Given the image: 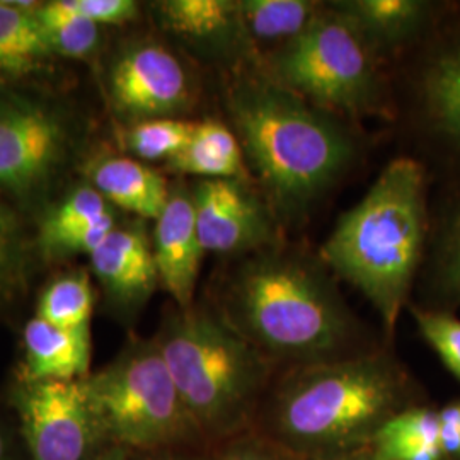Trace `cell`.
<instances>
[{
	"label": "cell",
	"instance_id": "cell-7",
	"mask_svg": "<svg viewBox=\"0 0 460 460\" xmlns=\"http://www.w3.org/2000/svg\"><path fill=\"white\" fill-rule=\"evenodd\" d=\"M83 385L110 447L161 454L203 442L154 338H130Z\"/></svg>",
	"mask_w": 460,
	"mask_h": 460
},
{
	"label": "cell",
	"instance_id": "cell-26",
	"mask_svg": "<svg viewBox=\"0 0 460 460\" xmlns=\"http://www.w3.org/2000/svg\"><path fill=\"white\" fill-rule=\"evenodd\" d=\"M96 290L85 268L66 271L51 279L36 302V317L57 328H91Z\"/></svg>",
	"mask_w": 460,
	"mask_h": 460
},
{
	"label": "cell",
	"instance_id": "cell-21",
	"mask_svg": "<svg viewBox=\"0 0 460 460\" xmlns=\"http://www.w3.org/2000/svg\"><path fill=\"white\" fill-rule=\"evenodd\" d=\"M40 264L33 226L0 201V319L28 296Z\"/></svg>",
	"mask_w": 460,
	"mask_h": 460
},
{
	"label": "cell",
	"instance_id": "cell-35",
	"mask_svg": "<svg viewBox=\"0 0 460 460\" xmlns=\"http://www.w3.org/2000/svg\"><path fill=\"white\" fill-rule=\"evenodd\" d=\"M148 460H198L193 457H188V456H181V454H176L174 450L171 452H161V454H154Z\"/></svg>",
	"mask_w": 460,
	"mask_h": 460
},
{
	"label": "cell",
	"instance_id": "cell-24",
	"mask_svg": "<svg viewBox=\"0 0 460 460\" xmlns=\"http://www.w3.org/2000/svg\"><path fill=\"white\" fill-rule=\"evenodd\" d=\"M374 460H445L438 414L410 406L380 428L370 445Z\"/></svg>",
	"mask_w": 460,
	"mask_h": 460
},
{
	"label": "cell",
	"instance_id": "cell-16",
	"mask_svg": "<svg viewBox=\"0 0 460 460\" xmlns=\"http://www.w3.org/2000/svg\"><path fill=\"white\" fill-rule=\"evenodd\" d=\"M81 180L91 184L118 212L142 220L163 214L171 193L164 174L127 154L96 146L84 163Z\"/></svg>",
	"mask_w": 460,
	"mask_h": 460
},
{
	"label": "cell",
	"instance_id": "cell-14",
	"mask_svg": "<svg viewBox=\"0 0 460 460\" xmlns=\"http://www.w3.org/2000/svg\"><path fill=\"white\" fill-rule=\"evenodd\" d=\"M125 215L79 180L58 198L34 226V244L41 263H62L91 256Z\"/></svg>",
	"mask_w": 460,
	"mask_h": 460
},
{
	"label": "cell",
	"instance_id": "cell-17",
	"mask_svg": "<svg viewBox=\"0 0 460 460\" xmlns=\"http://www.w3.org/2000/svg\"><path fill=\"white\" fill-rule=\"evenodd\" d=\"M43 0H0V83L62 85L64 62L43 38L34 11Z\"/></svg>",
	"mask_w": 460,
	"mask_h": 460
},
{
	"label": "cell",
	"instance_id": "cell-3",
	"mask_svg": "<svg viewBox=\"0 0 460 460\" xmlns=\"http://www.w3.org/2000/svg\"><path fill=\"white\" fill-rule=\"evenodd\" d=\"M227 108L279 220H300L355 159V140L338 119L263 74H239Z\"/></svg>",
	"mask_w": 460,
	"mask_h": 460
},
{
	"label": "cell",
	"instance_id": "cell-18",
	"mask_svg": "<svg viewBox=\"0 0 460 460\" xmlns=\"http://www.w3.org/2000/svg\"><path fill=\"white\" fill-rule=\"evenodd\" d=\"M91 328H57L34 315L22 329L16 380H83L91 374Z\"/></svg>",
	"mask_w": 460,
	"mask_h": 460
},
{
	"label": "cell",
	"instance_id": "cell-13",
	"mask_svg": "<svg viewBox=\"0 0 460 460\" xmlns=\"http://www.w3.org/2000/svg\"><path fill=\"white\" fill-rule=\"evenodd\" d=\"M155 28L171 47L203 62H243L254 55L239 0H157L147 4Z\"/></svg>",
	"mask_w": 460,
	"mask_h": 460
},
{
	"label": "cell",
	"instance_id": "cell-5",
	"mask_svg": "<svg viewBox=\"0 0 460 460\" xmlns=\"http://www.w3.org/2000/svg\"><path fill=\"white\" fill-rule=\"evenodd\" d=\"M154 340L203 442L222 445L254 429L273 363L217 309L174 307Z\"/></svg>",
	"mask_w": 460,
	"mask_h": 460
},
{
	"label": "cell",
	"instance_id": "cell-2",
	"mask_svg": "<svg viewBox=\"0 0 460 460\" xmlns=\"http://www.w3.org/2000/svg\"><path fill=\"white\" fill-rule=\"evenodd\" d=\"M410 382L384 351L292 368L270 397L260 433L302 460H334L370 448L397 412Z\"/></svg>",
	"mask_w": 460,
	"mask_h": 460
},
{
	"label": "cell",
	"instance_id": "cell-19",
	"mask_svg": "<svg viewBox=\"0 0 460 460\" xmlns=\"http://www.w3.org/2000/svg\"><path fill=\"white\" fill-rule=\"evenodd\" d=\"M329 7L353 26L374 55L412 41L429 16V4L420 0H345Z\"/></svg>",
	"mask_w": 460,
	"mask_h": 460
},
{
	"label": "cell",
	"instance_id": "cell-9",
	"mask_svg": "<svg viewBox=\"0 0 460 460\" xmlns=\"http://www.w3.org/2000/svg\"><path fill=\"white\" fill-rule=\"evenodd\" d=\"M104 106L119 128L184 118L197 106V75L167 41L144 34L108 47L96 64Z\"/></svg>",
	"mask_w": 460,
	"mask_h": 460
},
{
	"label": "cell",
	"instance_id": "cell-34",
	"mask_svg": "<svg viewBox=\"0 0 460 460\" xmlns=\"http://www.w3.org/2000/svg\"><path fill=\"white\" fill-rule=\"evenodd\" d=\"M94 460H130V456H128V450L123 447H108Z\"/></svg>",
	"mask_w": 460,
	"mask_h": 460
},
{
	"label": "cell",
	"instance_id": "cell-8",
	"mask_svg": "<svg viewBox=\"0 0 460 460\" xmlns=\"http://www.w3.org/2000/svg\"><path fill=\"white\" fill-rule=\"evenodd\" d=\"M263 75L326 113H372L380 102L376 55L331 7L288 45L266 53Z\"/></svg>",
	"mask_w": 460,
	"mask_h": 460
},
{
	"label": "cell",
	"instance_id": "cell-29",
	"mask_svg": "<svg viewBox=\"0 0 460 460\" xmlns=\"http://www.w3.org/2000/svg\"><path fill=\"white\" fill-rule=\"evenodd\" d=\"M215 460H302L258 429L222 444Z\"/></svg>",
	"mask_w": 460,
	"mask_h": 460
},
{
	"label": "cell",
	"instance_id": "cell-31",
	"mask_svg": "<svg viewBox=\"0 0 460 460\" xmlns=\"http://www.w3.org/2000/svg\"><path fill=\"white\" fill-rule=\"evenodd\" d=\"M440 281L448 296H460V207L445 232Z\"/></svg>",
	"mask_w": 460,
	"mask_h": 460
},
{
	"label": "cell",
	"instance_id": "cell-10",
	"mask_svg": "<svg viewBox=\"0 0 460 460\" xmlns=\"http://www.w3.org/2000/svg\"><path fill=\"white\" fill-rule=\"evenodd\" d=\"M31 460H94L110 444L89 404L83 380H16L9 389Z\"/></svg>",
	"mask_w": 460,
	"mask_h": 460
},
{
	"label": "cell",
	"instance_id": "cell-23",
	"mask_svg": "<svg viewBox=\"0 0 460 460\" xmlns=\"http://www.w3.org/2000/svg\"><path fill=\"white\" fill-rule=\"evenodd\" d=\"M323 9L309 0H239L244 33L254 53L261 47H275V51L288 45L311 28Z\"/></svg>",
	"mask_w": 460,
	"mask_h": 460
},
{
	"label": "cell",
	"instance_id": "cell-22",
	"mask_svg": "<svg viewBox=\"0 0 460 460\" xmlns=\"http://www.w3.org/2000/svg\"><path fill=\"white\" fill-rule=\"evenodd\" d=\"M49 51L62 62L98 64L106 45V28L87 21L70 0H43L34 11Z\"/></svg>",
	"mask_w": 460,
	"mask_h": 460
},
{
	"label": "cell",
	"instance_id": "cell-12",
	"mask_svg": "<svg viewBox=\"0 0 460 460\" xmlns=\"http://www.w3.org/2000/svg\"><path fill=\"white\" fill-rule=\"evenodd\" d=\"M106 311L132 323L161 287L147 220L123 217L104 243L89 256Z\"/></svg>",
	"mask_w": 460,
	"mask_h": 460
},
{
	"label": "cell",
	"instance_id": "cell-11",
	"mask_svg": "<svg viewBox=\"0 0 460 460\" xmlns=\"http://www.w3.org/2000/svg\"><path fill=\"white\" fill-rule=\"evenodd\" d=\"M191 193L205 252L251 256L279 246V218L247 180H198Z\"/></svg>",
	"mask_w": 460,
	"mask_h": 460
},
{
	"label": "cell",
	"instance_id": "cell-32",
	"mask_svg": "<svg viewBox=\"0 0 460 460\" xmlns=\"http://www.w3.org/2000/svg\"><path fill=\"white\" fill-rule=\"evenodd\" d=\"M437 414L445 460H460V399L452 401Z\"/></svg>",
	"mask_w": 460,
	"mask_h": 460
},
{
	"label": "cell",
	"instance_id": "cell-1",
	"mask_svg": "<svg viewBox=\"0 0 460 460\" xmlns=\"http://www.w3.org/2000/svg\"><path fill=\"white\" fill-rule=\"evenodd\" d=\"M215 309L271 363L296 368L353 355V315L326 270L300 252L277 246L251 254Z\"/></svg>",
	"mask_w": 460,
	"mask_h": 460
},
{
	"label": "cell",
	"instance_id": "cell-30",
	"mask_svg": "<svg viewBox=\"0 0 460 460\" xmlns=\"http://www.w3.org/2000/svg\"><path fill=\"white\" fill-rule=\"evenodd\" d=\"M72 7L101 28H123L140 19L142 4L135 0H70Z\"/></svg>",
	"mask_w": 460,
	"mask_h": 460
},
{
	"label": "cell",
	"instance_id": "cell-27",
	"mask_svg": "<svg viewBox=\"0 0 460 460\" xmlns=\"http://www.w3.org/2000/svg\"><path fill=\"white\" fill-rule=\"evenodd\" d=\"M195 125L197 121H190L186 118L148 119L128 128H119L118 142L127 155L146 164H167L188 146Z\"/></svg>",
	"mask_w": 460,
	"mask_h": 460
},
{
	"label": "cell",
	"instance_id": "cell-25",
	"mask_svg": "<svg viewBox=\"0 0 460 460\" xmlns=\"http://www.w3.org/2000/svg\"><path fill=\"white\" fill-rule=\"evenodd\" d=\"M421 94L433 128L460 147V41L442 49L429 62Z\"/></svg>",
	"mask_w": 460,
	"mask_h": 460
},
{
	"label": "cell",
	"instance_id": "cell-28",
	"mask_svg": "<svg viewBox=\"0 0 460 460\" xmlns=\"http://www.w3.org/2000/svg\"><path fill=\"white\" fill-rule=\"evenodd\" d=\"M416 324L448 372L460 382V319L448 313L414 311Z\"/></svg>",
	"mask_w": 460,
	"mask_h": 460
},
{
	"label": "cell",
	"instance_id": "cell-20",
	"mask_svg": "<svg viewBox=\"0 0 460 460\" xmlns=\"http://www.w3.org/2000/svg\"><path fill=\"white\" fill-rule=\"evenodd\" d=\"M164 165L169 172L199 180H247L239 138L218 119L197 121L188 146Z\"/></svg>",
	"mask_w": 460,
	"mask_h": 460
},
{
	"label": "cell",
	"instance_id": "cell-4",
	"mask_svg": "<svg viewBox=\"0 0 460 460\" xmlns=\"http://www.w3.org/2000/svg\"><path fill=\"white\" fill-rule=\"evenodd\" d=\"M425 237V171L401 157L380 172L358 205L341 215L321 249V260L372 302L393 334Z\"/></svg>",
	"mask_w": 460,
	"mask_h": 460
},
{
	"label": "cell",
	"instance_id": "cell-15",
	"mask_svg": "<svg viewBox=\"0 0 460 460\" xmlns=\"http://www.w3.org/2000/svg\"><path fill=\"white\" fill-rule=\"evenodd\" d=\"M150 237L161 288L172 298L174 307H191L205 254L198 237L191 184L182 180L171 184L164 210L154 220Z\"/></svg>",
	"mask_w": 460,
	"mask_h": 460
},
{
	"label": "cell",
	"instance_id": "cell-33",
	"mask_svg": "<svg viewBox=\"0 0 460 460\" xmlns=\"http://www.w3.org/2000/svg\"><path fill=\"white\" fill-rule=\"evenodd\" d=\"M0 460H16V445L9 429L0 423Z\"/></svg>",
	"mask_w": 460,
	"mask_h": 460
},
{
	"label": "cell",
	"instance_id": "cell-36",
	"mask_svg": "<svg viewBox=\"0 0 460 460\" xmlns=\"http://www.w3.org/2000/svg\"><path fill=\"white\" fill-rule=\"evenodd\" d=\"M334 460H374V459H372V454H370V448H368V450H365V452H360V454H353V456H348V457H341V459H334Z\"/></svg>",
	"mask_w": 460,
	"mask_h": 460
},
{
	"label": "cell",
	"instance_id": "cell-6",
	"mask_svg": "<svg viewBox=\"0 0 460 460\" xmlns=\"http://www.w3.org/2000/svg\"><path fill=\"white\" fill-rule=\"evenodd\" d=\"M94 147V118L62 87L0 83V201L33 229Z\"/></svg>",
	"mask_w": 460,
	"mask_h": 460
}]
</instances>
